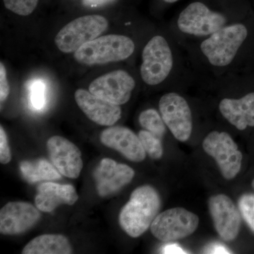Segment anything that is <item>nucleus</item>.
<instances>
[{
    "mask_svg": "<svg viewBox=\"0 0 254 254\" xmlns=\"http://www.w3.org/2000/svg\"><path fill=\"white\" fill-rule=\"evenodd\" d=\"M158 190L143 185L132 192L130 199L121 210L119 222L128 236L137 238L149 229L161 208Z\"/></svg>",
    "mask_w": 254,
    "mask_h": 254,
    "instance_id": "obj_1",
    "label": "nucleus"
},
{
    "mask_svg": "<svg viewBox=\"0 0 254 254\" xmlns=\"http://www.w3.org/2000/svg\"><path fill=\"white\" fill-rule=\"evenodd\" d=\"M134 49V43L128 37L107 35L87 43L73 56L78 63L93 66L127 60Z\"/></svg>",
    "mask_w": 254,
    "mask_h": 254,
    "instance_id": "obj_2",
    "label": "nucleus"
},
{
    "mask_svg": "<svg viewBox=\"0 0 254 254\" xmlns=\"http://www.w3.org/2000/svg\"><path fill=\"white\" fill-rule=\"evenodd\" d=\"M247 36V28L241 23L223 26L201 43L200 50L213 66H227L235 59Z\"/></svg>",
    "mask_w": 254,
    "mask_h": 254,
    "instance_id": "obj_3",
    "label": "nucleus"
},
{
    "mask_svg": "<svg viewBox=\"0 0 254 254\" xmlns=\"http://www.w3.org/2000/svg\"><path fill=\"white\" fill-rule=\"evenodd\" d=\"M108 27V21L100 15H88L68 23L57 34L55 43L64 53H72L98 38Z\"/></svg>",
    "mask_w": 254,
    "mask_h": 254,
    "instance_id": "obj_4",
    "label": "nucleus"
},
{
    "mask_svg": "<svg viewBox=\"0 0 254 254\" xmlns=\"http://www.w3.org/2000/svg\"><path fill=\"white\" fill-rule=\"evenodd\" d=\"M142 60V79L150 86L165 81L173 68V53L168 42L161 36H155L148 41L143 48Z\"/></svg>",
    "mask_w": 254,
    "mask_h": 254,
    "instance_id": "obj_5",
    "label": "nucleus"
},
{
    "mask_svg": "<svg viewBox=\"0 0 254 254\" xmlns=\"http://www.w3.org/2000/svg\"><path fill=\"white\" fill-rule=\"evenodd\" d=\"M199 218L183 208H173L158 214L150 226L155 238L164 242L185 238L196 230Z\"/></svg>",
    "mask_w": 254,
    "mask_h": 254,
    "instance_id": "obj_6",
    "label": "nucleus"
},
{
    "mask_svg": "<svg viewBox=\"0 0 254 254\" xmlns=\"http://www.w3.org/2000/svg\"><path fill=\"white\" fill-rule=\"evenodd\" d=\"M203 148L215 159L224 178L232 180L240 173L242 154L226 132H210L203 140Z\"/></svg>",
    "mask_w": 254,
    "mask_h": 254,
    "instance_id": "obj_7",
    "label": "nucleus"
},
{
    "mask_svg": "<svg viewBox=\"0 0 254 254\" xmlns=\"http://www.w3.org/2000/svg\"><path fill=\"white\" fill-rule=\"evenodd\" d=\"M159 110L164 123L178 141H187L191 135V112L187 100L176 93H166L160 98Z\"/></svg>",
    "mask_w": 254,
    "mask_h": 254,
    "instance_id": "obj_8",
    "label": "nucleus"
},
{
    "mask_svg": "<svg viewBox=\"0 0 254 254\" xmlns=\"http://www.w3.org/2000/svg\"><path fill=\"white\" fill-rule=\"evenodd\" d=\"M226 21L223 15L211 11L203 3L196 1L182 11L177 26L180 31L187 34L205 36L223 27Z\"/></svg>",
    "mask_w": 254,
    "mask_h": 254,
    "instance_id": "obj_9",
    "label": "nucleus"
},
{
    "mask_svg": "<svg viewBox=\"0 0 254 254\" xmlns=\"http://www.w3.org/2000/svg\"><path fill=\"white\" fill-rule=\"evenodd\" d=\"M134 79L123 70H115L91 82L89 91L113 104H125L135 88Z\"/></svg>",
    "mask_w": 254,
    "mask_h": 254,
    "instance_id": "obj_10",
    "label": "nucleus"
},
{
    "mask_svg": "<svg viewBox=\"0 0 254 254\" xmlns=\"http://www.w3.org/2000/svg\"><path fill=\"white\" fill-rule=\"evenodd\" d=\"M40 211L27 202H9L0 210V232L4 235L25 233L39 221Z\"/></svg>",
    "mask_w": 254,
    "mask_h": 254,
    "instance_id": "obj_11",
    "label": "nucleus"
},
{
    "mask_svg": "<svg viewBox=\"0 0 254 254\" xmlns=\"http://www.w3.org/2000/svg\"><path fill=\"white\" fill-rule=\"evenodd\" d=\"M208 208L214 227L222 240H235L241 227V213L231 198L225 194L213 195L208 200Z\"/></svg>",
    "mask_w": 254,
    "mask_h": 254,
    "instance_id": "obj_12",
    "label": "nucleus"
},
{
    "mask_svg": "<svg viewBox=\"0 0 254 254\" xmlns=\"http://www.w3.org/2000/svg\"><path fill=\"white\" fill-rule=\"evenodd\" d=\"M134 175V170L128 165L103 159L93 173L98 195L108 197L116 194L131 182Z\"/></svg>",
    "mask_w": 254,
    "mask_h": 254,
    "instance_id": "obj_13",
    "label": "nucleus"
},
{
    "mask_svg": "<svg viewBox=\"0 0 254 254\" xmlns=\"http://www.w3.org/2000/svg\"><path fill=\"white\" fill-rule=\"evenodd\" d=\"M48 153L53 165L63 176L76 179L82 169L81 152L72 142L63 136H55L47 142Z\"/></svg>",
    "mask_w": 254,
    "mask_h": 254,
    "instance_id": "obj_14",
    "label": "nucleus"
},
{
    "mask_svg": "<svg viewBox=\"0 0 254 254\" xmlns=\"http://www.w3.org/2000/svg\"><path fill=\"white\" fill-rule=\"evenodd\" d=\"M74 97L80 109L93 123L101 126L111 127L121 118L120 105L110 103L89 91L78 89L75 92Z\"/></svg>",
    "mask_w": 254,
    "mask_h": 254,
    "instance_id": "obj_15",
    "label": "nucleus"
},
{
    "mask_svg": "<svg viewBox=\"0 0 254 254\" xmlns=\"http://www.w3.org/2000/svg\"><path fill=\"white\" fill-rule=\"evenodd\" d=\"M100 141L105 146L120 152L131 161H143L146 157L138 136L125 127H110L102 132Z\"/></svg>",
    "mask_w": 254,
    "mask_h": 254,
    "instance_id": "obj_16",
    "label": "nucleus"
},
{
    "mask_svg": "<svg viewBox=\"0 0 254 254\" xmlns=\"http://www.w3.org/2000/svg\"><path fill=\"white\" fill-rule=\"evenodd\" d=\"M78 199L77 192L72 185L48 182L38 187L35 203L41 212L50 213L60 205H72Z\"/></svg>",
    "mask_w": 254,
    "mask_h": 254,
    "instance_id": "obj_17",
    "label": "nucleus"
},
{
    "mask_svg": "<svg viewBox=\"0 0 254 254\" xmlns=\"http://www.w3.org/2000/svg\"><path fill=\"white\" fill-rule=\"evenodd\" d=\"M219 109L222 116L237 129L242 131L248 127H254V92L240 99L224 98Z\"/></svg>",
    "mask_w": 254,
    "mask_h": 254,
    "instance_id": "obj_18",
    "label": "nucleus"
},
{
    "mask_svg": "<svg viewBox=\"0 0 254 254\" xmlns=\"http://www.w3.org/2000/svg\"><path fill=\"white\" fill-rule=\"evenodd\" d=\"M23 254H70L72 248L69 241L62 235H42L25 246Z\"/></svg>",
    "mask_w": 254,
    "mask_h": 254,
    "instance_id": "obj_19",
    "label": "nucleus"
},
{
    "mask_svg": "<svg viewBox=\"0 0 254 254\" xmlns=\"http://www.w3.org/2000/svg\"><path fill=\"white\" fill-rule=\"evenodd\" d=\"M21 175L28 183L41 181H52L61 179L60 172L45 159L36 161H23L20 163Z\"/></svg>",
    "mask_w": 254,
    "mask_h": 254,
    "instance_id": "obj_20",
    "label": "nucleus"
},
{
    "mask_svg": "<svg viewBox=\"0 0 254 254\" xmlns=\"http://www.w3.org/2000/svg\"><path fill=\"white\" fill-rule=\"evenodd\" d=\"M140 125L146 131L153 133L162 138L166 132V125L164 123L161 115L156 110L148 109L142 112L140 115Z\"/></svg>",
    "mask_w": 254,
    "mask_h": 254,
    "instance_id": "obj_21",
    "label": "nucleus"
},
{
    "mask_svg": "<svg viewBox=\"0 0 254 254\" xmlns=\"http://www.w3.org/2000/svg\"><path fill=\"white\" fill-rule=\"evenodd\" d=\"M138 138L141 142L145 153L149 155L150 158L153 160H159L163 157L162 138L145 129L139 131Z\"/></svg>",
    "mask_w": 254,
    "mask_h": 254,
    "instance_id": "obj_22",
    "label": "nucleus"
},
{
    "mask_svg": "<svg viewBox=\"0 0 254 254\" xmlns=\"http://www.w3.org/2000/svg\"><path fill=\"white\" fill-rule=\"evenodd\" d=\"M238 205L242 218L254 233V194L242 195L239 199Z\"/></svg>",
    "mask_w": 254,
    "mask_h": 254,
    "instance_id": "obj_23",
    "label": "nucleus"
},
{
    "mask_svg": "<svg viewBox=\"0 0 254 254\" xmlns=\"http://www.w3.org/2000/svg\"><path fill=\"white\" fill-rule=\"evenodd\" d=\"M5 7L20 16H28L36 9L38 0H3Z\"/></svg>",
    "mask_w": 254,
    "mask_h": 254,
    "instance_id": "obj_24",
    "label": "nucleus"
},
{
    "mask_svg": "<svg viewBox=\"0 0 254 254\" xmlns=\"http://www.w3.org/2000/svg\"><path fill=\"white\" fill-rule=\"evenodd\" d=\"M31 102L33 108L41 110L46 103V87L42 81L34 82L31 88Z\"/></svg>",
    "mask_w": 254,
    "mask_h": 254,
    "instance_id": "obj_25",
    "label": "nucleus"
},
{
    "mask_svg": "<svg viewBox=\"0 0 254 254\" xmlns=\"http://www.w3.org/2000/svg\"><path fill=\"white\" fill-rule=\"evenodd\" d=\"M11 160V150L8 143L7 136L4 128L0 127V163L3 165L9 163Z\"/></svg>",
    "mask_w": 254,
    "mask_h": 254,
    "instance_id": "obj_26",
    "label": "nucleus"
},
{
    "mask_svg": "<svg viewBox=\"0 0 254 254\" xmlns=\"http://www.w3.org/2000/svg\"><path fill=\"white\" fill-rule=\"evenodd\" d=\"M9 94V85L4 64L0 63V100L1 103L7 98Z\"/></svg>",
    "mask_w": 254,
    "mask_h": 254,
    "instance_id": "obj_27",
    "label": "nucleus"
},
{
    "mask_svg": "<svg viewBox=\"0 0 254 254\" xmlns=\"http://www.w3.org/2000/svg\"><path fill=\"white\" fill-rule=\"evenodd\" d=\"M205 254H232L231 251L220 243H213L207 246L203 250Z\"/></svg>",
    "mask_w": 254,
    "mask_h": 254,
    "instance_id": "obj_28",
    "label": "nucleus"
},
{
    "mask_svg": "<svg viewBox=\"0 0 254 254\" xmlns=\"http://www.w3.org/2000/svg\"><path fill=\"white\" fill-rule=\"evenodd\" d=\"M163 254H187L180 246L173 244V245H165L161 250Z\"/></svg>",
    "mask_w": 254,
    "mask_h": 254,
    "instance_id": "obj_29",
    "label": "nucleus"
},
{
    "mask_svg": "<svg viewBox=\"0 0 254 254\" xmlns=\"http://www.w3.org/2000/svg\"><path fill=\"white\" fill-rule=\"evenodd\" d=\"M84 1L88 4H99L100 3L108 1V0H84Z\"/></svg>",
    "mask_w": 254,
    "mask_h": 254,
    "instance_id": "obj_30",
    "label": "nucleus"
},
{
    "mask_svg": "<svg viewBox=\"0 0 254 254\" xmlns=\"http://www.w3.org/2000/svg\"><path fill=\"white\" fill-rule=\"evenodd\" d=\"M163 1L168 3H174L176 2V1H179V0H163Z\"/></svg>",
    "mask_w": 254,
    "mask_h": 254,
    "instance_id": "obj_31",
    "label": "nucleus"
},
{
    "mask_svg": "<svg viewBox=\"0 0 254 254\" xmlns=\"http://www.w3.org/2000/svg\"><path fill=\"white\" fill-rule=\"evenodd\" d=\"M252 187H253V189L254 190V180H253V181H252Z\"/></svg>",
    "mask_w": 254,
    "mask_h": 254,
    "instance_id": "obj_32",
    "label": "nucleus"
}]
</instances>
